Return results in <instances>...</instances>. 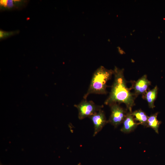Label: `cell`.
I'll return each mask as SVG.
<instances>
[{
  "mask_svg": "<svg viewBox=\"0 0 165 165\" xmlns=\"http://www.w3.org/2000/svg\"><path fill=\"white\" fill-rule=\"evenodd\" d=\"M158 114V112H156L148 117L146 127L152 128L156 133L158 134L159 128L161 122L157 119Z\"/></svg>",
  "mask_w": 165,
  "mask_h": 165,
  "instance_id": "8fae6325",
  "label": "cell"
},
{
  "mask_svg": "<svg viewBox=\"0 0 165 165\" xmlns=\"http://www.w3.org/2000/svg\"><path fill=\"white\" fill-rule=\"evenodd\" d=\"M28 1L23 0H1L0 1L1 11H10L20 9L26 6Z\"/></svg>",
  "mask_w": 165,
  "mask_h": 165,
  "instance_id": "52a82bcc",
  "label": "cell"
},
{
  "mask_svg": "<svg viewBox=\"0 0 165 165\" xmlns=\"http://www.w3.org/2000/svg\"><path fill=\"white\" fill-rule=\"evenodd\" d=\"M74 106L78 110V117L80 120L90 117L103 107L102 105H96L92 101H88L85 99L78 105H75Z\"/></svg>",
  "mask_w": 165,
  "mask_h": 165,
  "instance_id": "3957f363",
  "label": "cell"
},
{
  "mask_svg": "<svg viewBox=\"0 0 165 165\" xmlns=\"http://www.w3.org/2000/svg\"><path fill=\"white\" fill-rule=\"evenodd\" d=\"M158 89L157 86H156L153 89L148 90L142 96V98L146 100L150 108L153 109L155 107L154 102L157 97Z\"/></svg>",
  "mask_w": 165,
  "mask_h": 165,
  "instance_id": "9c48e42d",
  "label": "cell"
},
{
  "mask_svg": "<svg viewBox=\"0 0 165 165\" xmlns=\"http://www.w3.org/2000/svg\"><path fill=\"white\" fill-rule=\"evenodd\" d=\"M131 114L136 122H138L139 124L147 126L148 116L145 112L141 109H139L132 112Z\"/></svg>",
  "mask_w": 165,
  "mask_h": 165,
  "instance_id": "30bf717a",
  "label": "cell"
},
{
  "mask_svg": "<svg viewBox=\"0 0 165 165\" xmlns=\"http://www.w3.org/2000/svg\"><path fill=\"white\" fill-rule=\"evenodd\" d=\"M113 75V70L108 69L102 66L98 68L93 74L88 90L83 96L84 99H86L88 96L92 94H107V83Z\"/></svg>",
  "mask_w": 165,
  "mask_h": 165,
  "instance_id": "7a4b0ae2",
  "label": "cell"
},
{
  "mask_svg": "<svg viewBox=\"0 0 165 165\" xmlns=\"http://www.w3.org/2000/svg\"><path fill=\"white\" fill-rule=\"evenodd\" d=\"M131 86L130 90L133 89L135 97L142 94L144 95L147 91L149 86L151 84V82L147 78V75H144L136 81H131Z\"/></svg>",
  "mask_w": 165,
  "mask_h": 165,
  "instance_id": "5b68a950",
  "label": "cell"
},
{
  "mask_svg": "<svg viewBox=\"0 0 165 165\" xmlns=\"http://www.w3.org/2000/svg\"><path fill=\"white\" fill-rule=\"evenodd\" d=\"M111 113L108 122L115 127L123 123L127 112L118 103L109 105Z\"/></svg>",
  "mask_w": 165,
  "mask_h": 165,
  "instance_id": "277c9868",
  "label": "cell"
},
{
  "mask_svg": "<svg viewBox=\"0 0 165 165\" xmlns=\"http://www.w3.org/2000/svg\"><path fill=\"white\" fill-rule=\"evenodd\" d=\"M19 33L18 31H6L0 30V38L1 40L5 39Z\"/></svg>",
  "mask_w": 165,
  "mask_h": 165,
  "instance_id": "7c38bea8",
  "label": "cell"
},
{
  "mask_svg": "<svg viewBox=\"0 0 165 165\" xmlns=\"http://www.w3.org/2000/svg\"><path fill=\"white\" fill-rule=\"evenodd\" d=\"M123 127L121 131L124 133H129L133 130L139 124L134 120L131 112H127L126 116L123 122Z\"/></svg>",
  "mask_w": 165,
  "mask_h": 165,
  "instance_id": "ba28073f",
  "label": "cell"
},
{
  "mask_svg": "<svg viewBox=\"0 0 165 165\" xmlns=\"http://www.w3.org/2000/svg\"><path fill=\"white\" fill-rule=\"evenodd\" d=\"M89 118L94 125V136L101 130L107 122L105 115L103 111L101 109Z\"/></svg>",
  "mask_w": 165,
  "mask_h": 165,
  "instance_id": "8992f818",
  "label": "cell"
},
{
  "mask_svg": "<svg viewBox=\"0 0 165 165\" xmlns=\"http://www.w3.org/2000/svg\"><path fill=\"white\" fill-rule=\"evenodd\" d=\"M114 79L111 86L109 95L105 101L106 105L113 103L124 104L129 112H132L133 107L135 105L136 98L134 93L127 85L124 75V70L115 67L113 70Z\"/></svg>",
  "mask_w": 165,
  "mask_h": 165,
  "instance_id": "6da1fadb",
  "label": "cell"
}]
</instances>
